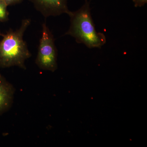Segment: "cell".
<instances>
[{"instance_id": "obj_1", "label": "cell", "mask_w": 147, "mask_h": 147, "mask_svg": "<svg viewBox=\"0 0 147 147\" xmlns=\"http://www.w3.org/2000/svg\"><path fill=\"white\" fill-rule=\"evenodd\" d=\"M30 23V19H24L17 30L10 29L5 34H0L3 37L0 41V67L18 66L26 69L25 61L31 54L23 36Z\"/></svg>"}, {"instance_id": "obj_2", "label": "cell", "mask_w": 147, "mask_h": 147, "mask_svg": "<svg viewBox=\"0 0 147 147\" xmlns=\"http://www.w3.org/2000/svg\"><path fill=\"white\" fill-rule=\"evenodd\" d=\"M90 1L85 0L84 4L78 10L71 11L69 15L70 25L64 35L73 37L78 43H82L89 48H100L106 43V37L98 32L92 18Z\"/></svg>"}, {"instance_id": "obj_3", "label": "cell", "mask_w": 147, "mask_h": 147, "mask_svg": "<svg viewBox=\"0 0 147 147\" xmlns=\"http://www.w3.org/2000/svg\"><path fill=\"white\" fill-rule=\"evenodd\" d=\"M57 55L54 36L45 22L42 24L36 63L42 70L54 72L57 69Z\"/></svg>"}, {"instance_id": "obj_4", "label": "cell", "mask_w": 147, "mask_h": 147, "mask_svg": "<svg viewBox=\"0 0 147 147\" xmlns=\"http://www.w3.org/2000/svg\"><path fill=\"white\" fill-rule=\"evenodd\" d=\"M37 11L45 18L49 16H59L66 13L70 14L67 0H29Z\"/></svg>"}, {"instance_id": "obj_5", "label": "cell", "mask_w": 147, "mask_h": 147, "mask_svg": "<svg viewBox=\"0 0 147 147\" xmlns=\"http://www.w3.org/2000/svg\"><path fill=\"white\" fill-rule=\"evenodd\" d=\"M14 88L0 74V115L5 113L13 103Z\"/></svg>"}, {"instance_id": "obj_6", "label": "cell", "mask_w": 147, "mask_h": 147, "mask_svg": "<svg viewBox=\"0 0 147 147\" xmlns=\"http://www.w3.org/2000/svg\"><path fill=\"white\" fill-rule=\"evenodd\" d=\"M7 5L5 3L0 0V22H5L9 20V12L7 9Z\"/></svg>"}, {"instance_id": "obj_7", "label": "cell", "mask_w": 147, "mask_h": 147, "mask_svg": "<svg viewBox=\"0 0 147 147\" xmlns=\"http://www.w3.org/2000/svg\"><path fill=\"white\" fill-rule=\"evenodd\" d=\"M135 7H142L147 3V0H132Z\"/></svg>"}, {"instance_id": "obj_8", "label": "cell", "mask_w": 147, "mask_h": 147, "mask_svg": "<svg viewBox=\"0 0 147 147\" xmlns=\"http://www.w3.org/2000/svg\"><path fill=\"white\" fill-rule=\"evenodd\" d=\"M8 6L15 5L23 2L24 0H2Z\"/></svg>"}]
</instances>
